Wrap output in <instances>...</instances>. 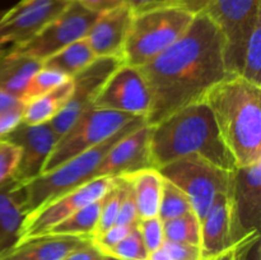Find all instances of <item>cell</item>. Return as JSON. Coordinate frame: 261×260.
Listing matches in <instances>:
<instances>
[{
  "label": "cell",
  "instance_id": "cell-28",
  "mask_svg": "<svg viewBox=\"0 0 261 260\" xmlns=\"http://www.w3.org/2000/svg\"><path fill=\"white\" fill-rule=\"evenodd\" d=\"M25 217L23 205L13 206L0 213V252L19 241L20 228Z\"/></svg>",
  "mask_w": 261,
  "mask_h": 260
},
{
  "label": "cell",
  "instance_id": "cell-47",
  "mask_svg": "<svg viewBox=\"0 0 261 260\" xmlns=\"http://www.w3.org/2000/svg\"><path fill=\"white\" fill-rule=\"evenodd\" d=\"M5 46H7V45H4V43L0 42V56H2L3 54L5 53V50H7V48H5Z\"/></svg>",
  "mask_w": 261,
  "mask_h": 260
},
{
  "label": "cell",
  "instance_id": "cell-38",
  "mask_svg": "<svg viewBox=\"0 0 261 260\" xmlns=\"http://www.w3.org/2000/svg\"><path fill=\"white\" fill-rule=\"evenodd\" d=\"M22 111L23 105L0 112V140L22 122Z\"/></svg>",
  "mask_w": 261,
  "mask_h": 260
},
{
  "label": "cell",
  "instance_id": "cell-36",
  "mask_svg": "<svg viewBox=\"0 0 261 260\" xmlns=\"http://www.w3.org/2000/svg\"><path fill=\"white\" fill-rule=\"evenodd\" d=\"M135 224H133V226L114 224L112 227L107 228L106 231L96 235V236L92 239V241H93V244L96 245L102 252H106L109 251L110 249H112L114 246H116L119 242H121L122 240L130 233V231H132V228L135 226Z\"/></svg>",
  "mask_w": 261,
  "mask_h": 260
},
{
  "label": "cell",
  "instance_id": "cell-40",
  "mask_svg": "<svg viewBox=\"0 0 261 260\" xmlns=\"http://www.w3.org/2000/svg\"><path fill=\"white\" fill-rule=\"evenodd\" d=\"M75 2L97 14L124 7V5H129V0H75Z\"/></svg>",
  "mask_w": 261,
  "mask_h": 260
},
{
  "label": "cell",
  "instance_id": "cell-2",
  "mask_svg": "<svg viewBox=\"0 0 261 260\" xmlns=\"http://www.w3.org/2000/svg\"><path fill=\"white\" fill-rule=\"evenodd\" d=\"M149 149L154 168L193 155L227 171L236 167L204 101L184 107L152 125Z\"/></svg>",
  "mask_w": 261,
  "mask_h": 260
},
{
  "label": "cell",
  "instance_id": "cell-9",
  "mask_svg": "<svg viewBox=\"0 0 261 260\" xmlns=\"http://www.w3.org/2000/svg\"><path fill=\"white\" fill-rule=\"evenodd\" d=\"M229 235L232 247L260 235L261 222V161L229 173L227 190Z\"/></svg>",
  "mask_w": 261,
  "mask_h": 260
},
{
  "label": "cell",
  "instance_id": "cell-13",
  "mask_svg": "<svg viewBox=\"0 0 261 260\" xmlns=\"http://www.w3.org/2000/svg\"><path fill=\"white\" fill-rule=\"evenodd\" d=\"M122 63L124 61L120 59L97 58L93 63L71 76L73 91L70 97L63 110L48 122L59 137L93 105L105 82Z\"/></svg>",
  "mask_w": 261,
  "mask_h": 260
},
{
  "label": "cell",
  "instance_id": "cell-18",
  "mask_svg": "<svg viewBox=\"0 0 261 260\" xmlns=\"http://www.w3.org/2000/svg\"><path fill=\"white\" fill-rule=\"evenodd\" d=\"M92 241L91 237L45 233L19 240L0 252V260H63L73 250Z\"/></svg>",
  "mask_w": 261,
  "mask_h": 260
},
{
  "label": "cell",
  "instance_id": "cell-22",
  "mask_svg": "<svg viewBox=\"0 0 261 260\" xmlns=\"http://www.w3.org/2000/svg\"><path fill=\"white\" fill-rule=\"evenodd\" d=\"M71 91H73V82L71 78H69L53 91L23 102L22 122L28 125L50 122L65 106Z\"/></svg>",
  "mask_w": 261,
  "mask_h": 260
},
{
  "label": "cell",
  "instance_id": "cell-37",
  "mask_svg": "<svg viewBox=\"0 0 261 260\" xmlns=\"http://www.w3.org/2000/svg\"><path fill=\"white\" fill-rule=\"evenodd\" d=\"M162 247L168 252L172 260H201L200 247L195 245L165 241Z\"/></svg>",
  "mask_w": 261,
  "mask_h": 260
},
{
  "label": "cell",
  "instance_id": "cell-15",
  "mask_svg": "<svg viewBox=\"0 0 261 260\" xmlns=\"http://www.w3.org/2000/svg\"><path fill=\"white\" fill-rule=\"evenodd\" d=\"M4 139L20 148L22 154L14 180L24 185L42 173L46 160L58 142L59 135L48 122L38 125L20 122Z\"/></svg>",
  "mask_w": 261,
  "mask_h": 260
},
{
  "label": "cell",
  "instance_id": "cell-11",
  "mask_svg": "<svg viewBox=\"0 0 261 260\" xmlns=\"http://www.w3.org/2000/svg\"><path fill=\"white\" fill-rule=\"evenodd\" d=\"M112 181V177H96L25 214L19 240L48 233L51 228L76 211L103 198L111 188Z\"/></svg>",
  "mask_w": 261,
  "mask_h": 260
},
{
  "label": "cell",
  "instance_id": "cell-6",
  "mask_svg": "<svg viewBox=\"0 0 261 260\" xmlns=\"http://www.w3.org/2000/svg\"><path fill=\"white\" fill-rule=\"evenodd\" d=\"M135 119L138 117L91 106L59 137L46 160L42 173L48 172L75 155L97 147Z\"/></svg>",
  "mask_w": 261,
  "mask_h": 260
},
{
  "label": "cell",
  "instance_id": "cell-44",
  "mask_svg": "<svg viewBox=\"0 0 261 260\" xmlns=\"http://www.w3.org/2000/svg\"><path fill=\"white\" fill-rule=\"evenodd\" d=\"M147 260H172V257L168 255V252L163 247H160V249L149 252L147 256Z\"/></svg>",
  "mask_w": 261,
  "mask_h": 260
},
{
  "label": "cell",
  "instance_id": "cell-41",
  "mask_svg": "<svg viewBox=\"0 0 261 260\" xmlns=\"http://www.w3.org/2000/svg\"><path fill=\"white\" fill-rule=\"evenodd\" d=\"M170 5H177V0H129V7L133 14Z\"/></svg>",
  "mask_w": 261,
  "mask_h": 260
},
{
  "label": "cell",
  "instance_id": "cell-27",
  "mask_svg": "<svg viewBox=\"0 0 261 260\" xmlns=\"http://www.w3.org/2000/svg\"><path fill=\"white\" fill-rule=\"evenodd\" d=\"M240 76L261 87V23L256 24L247 41Z\"/></svg>",
  "mask_w": 261,
  "mask_h": 260
},
{
  "label": "cell",
  "instance_id": "cell-12",
  "mask_svg": "<svg viewBox=\"0 0 261 260\" xmlns=\"http://www.w3.org/2000/svg\"><path fill=\"white\" fill-rule=\"evenodd\" d=\"M92 106L145 119L150 109V92L142 70L122 63L105 82Z\"/></svg>",
  "mask_w": 261,
  "mask_h": 260
},
{
  "label": "cell",
  "instance_id": "cell-26",
  "mask_svg": "<svg viewBox=\"0 0 261 260\" xmlns=\"http://www.w3.org/2000/svg\"><path fill=\"white\" fill-rule=\"evenodd\" d=\"M191 204L188 196L180 189L163 177L162 195H161L158 217L163 222L191 213Z\"/></svg>",
  "mask_w": 261,
  "mask_h": 260
},
{
  "label": "cell",
  "instance_id": "cell-4",
  "mask_svg": "<svg viewBox=\"0 0 261 260\" xmlns=\"http://www.w3.org/2000/svg\"><path fill=\"white\" fill-rule=\"evenodd\" d=\"M195 15L178 5L133 14L124 48V63L142 66L160 55L188 31Z\"/></svg>",
  "mask_w": 261,
  "mask_h": 260
},
{
  "label": "cell",
  "instance_id": "cell-42",
  "mask_svg": "<svg viewBox=\"0 0 261 260\" xmlns=\"http://www.w3.org/2000/svg\"><path fill=\"white\" fill-rule=\"evenodd\" d=\"M212 2L213 0H177V5L195 15L203 13Z\"/></svg>",
  "mask_w": 261,
  "mask_h": 260
},
{
  "label": "cell",
  "instance_id": "cell-33",
  "mask_svg": "<svg viewBox=\"0 0 261 260\" xmlns=\"http://www.w3.org/2000/svg\"><path fill=\"white\" fill-rule=\"evenodd\" d=\"M20 148L9 140H0V188L14 178L20 161Z\"/></svg>",
  "mask_w": 261,
  "mask_h": 260
},
{
  "label": "cell",
  "instance_id": "cell-43",
  "mask_svg": "<svg viewBox=\"0 0 261 260\" xmlns=\"http://www.w3.org/2000/svg\"><path fill=\"white\" fill-rule=\"evenodd\" d=\"M23 101L17 97H13L10 94L4 93V92L0 91V112L5 111V110L13 109V107L22 106Z\"/></svg>",
  "mask_w": 261,
  "mask_h": 260
},
{
  "label": "cell",
  "instance_id": "cell-45",
  "mask_svg": "<svg viewBox=\"0 0 261 260\" xmlns=\"http://www.w3.org/2000/svg\"><path fill=\"white\" fill-rule=\"evenodd\" d=\"M211 260H236V254H234V249L232 247V249L227 250V251H224L223 254L218 255L217 257H214V259H211Z\"/></svg>",
  "mask_w": 261,
  "mask_h": 260
},
{
  "label": "cell",
  "instance_id": "cell-39",
  "mask_svg": "<svg viewBox=\"0 0 261 260\" xmlns=\"http://www.w3.org/2000/svg\"><path fill=\"white\" fill-rule=\"evenodd\" d=\"M102 256L103 252L93 244V241H89L73 250L63 260H102Z\"/></svg>",
  "mask_w": 261,
  "mask_h": 260
},
{
  "label": "cell",
  "instance_id": "cell-46",
  "mask_svg": "<svg viewBox=\"0 0 261 260\" xmlns=\"http://www.w3.org/2000/svg\"><path fill=\"white\" fill-rule=\"evenodd\" d=\"M102 260H122V259H120V257H116V256H112V255H109V254H103Z\"/></svg>",
  "mask_w": 261,
  "mask_h": 260
},
{
  "label": "cell",
  "instance_id": "cell-25",
  "mask_svg": "<svg viewBox=\"0 0 261 260\" xmlns=\"http://www.w3.org/2000/svg\"><path fill=\"white\" fill-rule=\"evenodd\" d=\"M163 232L165 241L181 242L195 246L200 244V221L193 212L163 222Z\"/></svg>",
  "mask_w": 261,
  "mask_h": 260
},
{
  "label": "cell",
  "instance_id": "cell-10",
  "mask_svg": "<svg viewBox=\"0 0 261 260\" xmlns=\"http://www.w3.org/2000/svg\"><path fill=\"white\" fill-rule=\"evenodd\" d=\"M98 14L71 0L31 40L10 48L37 60H46L61 48L87 37Z\"/></svg>",
  "mask_w": 261,
  "mask_h": 260
},
{
  "label": "cell",
  "instance_id": "cell-20",
  "mask_svg": "<svg viewBox=\"0 0 261 260\" xmlns=\"http://www.w3.org/2000/svg\"><path fill=\"white\" fill-rule=\"evenodd\" d=\"M41 66V60L7 48L0 56V91L22 99L28 83Z\"/></svg>",
  "mask_w": 261,
  "mask_h": 260
},
{
  "label": "cell",
  "instance_id": "cell-32",
  "mask_svg": "<svg viewBox=\"0 0 261 260\" xmlns=\"http://www.w3.org/2000/svg\"><path fill=\"white\" fill-rule=\"evenodd\" d=\"M114 178L120 190V209L116 224L133 226V224H135L138 222V213L132 186H130V183L127 181V178L124 177V176H119V177Z\"/></svg>",
  "mask_w": 261,
  "mask_h": 260
},
{
  "label": "cell",
  "instance_id": "cell-29",
  "mask_svg": "<svg viewBox=\"0 0 261 260\" xmlns=\"http://www.w3.org/2000/svg\"><path fill=\"white\" fill-rule=\"evenodd\" d=\"M68 79V76L59 73V71L54 70V69L41 66L40 70L32 76V79H31L30 83H28L27 88H25L24 91V94H23V102L35 98V97L42 96V94L53 91L54 88H56V87H59L60 84H63L64 82H66Z\"/></svg>",
  "mask_w": 261,
  "mask_h": 260
},
{
  "label": "cell",
  "instance_id": "cell-19",
  "mask_svg": "<svg viewBox=\"0 0 261 260\" xmlns=\"http://www.w3.org/2000/svg\"><path fill=\"white\" fill-rule=\"evenodd\" d=\"M201 260H211L232 249L226 194L216 198L208 213L200 221Z\"/></svg>",
  "mask_w": 261,
  "mask_h": 260
},
{
  "label": "cell",
  "instance_id": "cell-30",
  "mask_svg": "<svg viewBox=\"0 0 261 260\" xmlns=\"http://www.w3.org/2000/svg\"><path fill=\"white\" fill-rule=\"evenodd\" d=\"M103 254L112 255L122 260H147L148 250L143 242L142 235L138 229L137 224L132 228L130 233L121 242L110 249Z\"/></svg>",
  "mask_w": 261,
  "mask_h": 260
},
{
  "label": "cell",
  "instance_id": "cell-8",
  "mask_svg": "<svg viewBox=\"0 0 261 260\" xmlns=\"http://www.w3.org/2000/svg\"><path fill=\"white\" fill-rule=\"evenodd\" d=\"M158 170L166 180L184 191L199 221L208 213L217 196L228 190L231 171L195 155L173 161Z\"/></svg>",
  "mask_w": 261,
  "mask_h": 260
},
{
  "label": "cell",
  "instance_id": "cell-14",
  "mask_svg": "<svg viewBox=\"0 0 261 260\" xmlns=\"http://www.w3.org/2000/svg\"><path fill=\"white\" fill-rule=\"evenodd\" d=\"M71 0H20L0 13V42L20 45L37 35Z\"/></svg>",
  "mask_w": 261,
  "mask_h": 260
},
{
  "label": "cell",
  "instance_id": "cell-17",
  "mask_svg": "<svg viewBox=\"0 0 261 260\" xmlns=\"http://www.w3.org/2000/svg\"><path fill=\"white\" fill-rule=\"evenodd\" d=\"M132 19L133 12L129 5L98 14L86 37L96 58L124 61L125 42Z\"/></svg>",
  "mask_w": 261,
  "mask_h": 260
},
{
  "label": "cell",
  "instance_id": "cell-23",
  "mask_svg": "<svg viewBox=\"0 0 261 260\" xmlns=\"http://www.w3.org/2000/svg\"><path fill=\"white\" fill-rule=\"evenodd\" d=\"M93 50L87 41V38L75 41L70 45L65 46L54 54L53 56L42 61V66L59 71L68 78H71L76 73L88 66L89 64L96 60Z\"/></svg>",
  "mask_w": 261,
  "mask_h": 260
},
{
  "label": "cell",
  "instance_id": "cell-21",
  "mask_svg": "<svg viewBox=\"0 0 261 260\" xmlns=\"http://www.w3.org/2000/svg\"><path fill=\"white\" fill-rule=\"evenodd\" d=\"M124 177L132 186L138 219L158 216L163 186V176L160 170L154 167L143 168Z\"/></svg>",
  "mask_w": 261,
  "mask_h": 260
},
{
  "label": "cell",
  "instance_id": "cell-3",
  "mask_svg": "<svg viewBox=\"0 0 261 260\" xmlns=\"http://www.w3.org/2000/svg\"><path fill=\"white\" fill-rule=\"evenodd\" d=\"M219 137L236 167L261 161V87L227 76L206 93Z\"/></svg>",
  "mask_w": 261,
  "mask_h": 260
},
{
  "label": "cell",
  "instance_id": "cell-5",
  "mask_svg": "<svg viewBox=\"0 0 261 260\" xmlns=\"http://www.w3.org/2000/svg\"><path fill=\"white\" fill-rule=\"evenodd\" d=\"M144 122L145 119L143 117L133 120L126 126L122 127L116 134L112 135L111 138L105 140L97 147L75 155L59 167L42 173L30 183L24 184L25 195H27L25 213H31L47 201L55 199L56 196L96 178L97 168L106 153L111 149L112 145L117 140L121 139L124 135H126L127 133Z\"/></svg>",
  "mask_w": 261,
  "mask_h": 260
},
{
  "label": "cell",
  "instance_id": "cell-24",
  "mask_svg": "<svg viewBox=\"0 0 261 260\" xmlns=\"http://www.w3.org/2000/svg\"><path fill=\"white\" fill-rule=\"evenodd\" d=\"M102 199L93 201L88 205L83 206L76 211L68 218L64 219L54 228L50 229L48 233L55 235H69V236H83L93 239L96 233L97 224H98L99 213H101Z\"/></svg>",
  "mask_w": 261,
  "mask_h": 260
},
{
  "label": "cell",
  "instance_id": "cell-16",
  "mask_svg": "<svg viewBox=\"0 0 261 260\" xmlns=\"http://www.w3.org/2000/svg\"><path fill=\"white\" fill-rule=\"evenodd\" d=\"M150 126L147 122L117 140L106 153L96 171V177H119L143 168L153 167L149 149Z\"/></svg>",
  "mask_w": 261,
  "mask_h": 260
},
{
  "label": "cell",
  "instance_id": "cell-31",
  "mask_svg": "<svg viewBox=\"0 0 261 260\" xmlns=\"http://www.w3.org/2000/svg\"><path fill=\"white\" fill-rule=\"evenodd\" d=\"M120 209V190L117 186L116 181H112L111 188L107 190L102 198V205H101V213H99L98 224H97V229L94 236L101 232L106 231L107 228L116 224L117 216H119ZM93 236V237H94Z\"/></svg>",
  "mask_w": 261,
  "mask_h": 260
},
{
  "label": "cell",
  "instance_id": "cell-34",
  "mask_svg": "<svg viewBox=\"0 0 261 260\" xmlns=\"http://www.w3.org/2000/svg\"><path fill=\"white\" fill-rule=\"evenodd\" d=\"M137 227L142 235L143 242L147 247L148 252L162 247L165 242V232H163V221L158 216L149 218L138 219Z\"/></svg>",
  "mask_w": 261,
  "mask_h": 260
},
{
  "label": "cell",
  "instance_id": "cell-35",
  "mask_svg": "<svg viewBox=\"0 0 261 260\" xmlns=\"http://www.w3.org/2000/svg\"><path fill=\"white\" fill-rule=\"evenodd\" d=\"M25 199L24 185L12 178L0 188V213L18 205H23L25 209Z\"/></svg>",
  "mask_w": 261,
  "mask_h": 260
},
{
  "label": "cell",
  "instance_id": "cell-7",
  "mask_svg": "<svg viewBox=\"0 0 261 260\" xmlns=\"http://www.w3.org/2000/svg\"><path fill=\"white\" fill-rule=\"evenodd\" d=\"M203 13L223 37L227 76L241 75L247 41L261 23V0H213Z\"/></svg>",
  "mask_w": 261,
  "mask_h": 260
},
{
  "label": "cell",
  "instance_id": "cell-1",
  "mask_svg": "<svg viewBox=\"0 0 261 260\" xmlns=\"http://www.w3.org/2000/svg\"><path fill=\"white\" fill-rule=\"evenodd\" d=\"M223 45L213 20L199 13L173 45L139 66L150 92L147 125L204 101L206 93L227 78Z\"/></svg>",
  "mask_w": 261,
  "mask_h": 260
}]
</instances>
